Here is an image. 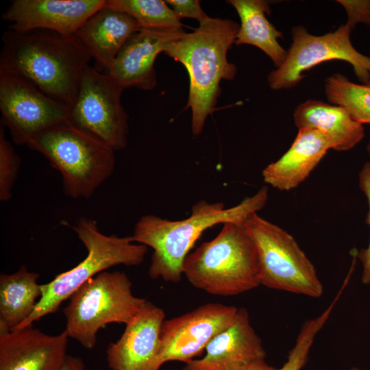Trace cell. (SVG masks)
<instances>
[{"instance_id":"1","label":"cell","mask_w":370,"mask_h":370,"mask_svg":"<svg viewBox=\"0 0 370 370\" xmlns=\"http://www.w3.org/2000/svg\"><path fill=\"white\" fill-rule=\"evenodd\" d=\"M1 40L0 74L24 80L56 101L72 107L92 59L76 34L8 28Z\"/></svg>"},{"instance_id":"2","label":"cell","mask_w":370,"mask_h":370,"mask_svg":"<svg viewBox=\"0 0 370 370\" xmlns=\"http://www.w3.org/2000/svg\"><path fill=\"white\" fill-rule=\"evenodd\" d=\"M268 197V188L263 186L229 208L222 202L199 201L193 206L191 214L183 220L170 221L153 214L143 216L131 236L135 243L153 250L149 275L152 279L178 282L183 275L184 259L205 230L220 223L245 221L265 206Z\"/></svg>"},{"instance_id":"3","label":"cell","mask_w":370,"mask_h":370,"mask_svg":"<svg viewBox=\"0 0 370 370\" xmlns=\"http://www.w3.org/2000/svg\"><path fill=\"white\" fill-rule=\"evenodd\" d=\"M240 25L221 18H211L193 32L185 33L167 45L164 53L182 64L189 76L186 107L190 108L191 129L198 136L209 115L217 110L220 83L232 80L236 66L227 60Z\"/></svg>"},{"instance_id":"4","label":"cell","mask_w":370,"mask_h":370,"mask_svg":"<svg viewBox=\"0 0 370 370\" xmlns=\"http://www.w3.org/2000/svg\"><path fill=\"white\" fill-rule=\"evenodd\" d=\"M244 222L224 223L215 238L187 255L182 273L194 287L226 297L260 285L256 249Z\"/></svg>"},{"instance_id":"5","label":"cell","mask_w":370,"mask_h":370,"mask_svg":"<svg viewBox=\"0 0 370 370\" xmlns=\"http://www.w3.org/2000/svg\"><path fill=\"white\" fill-rule=\"evenodd\" d=\"M27 146L60 173L64 192L71 198L90 197L114 170V151L69 121L40 132Z\"/></svg>"},{"instance_id":"6","label":"cell","mask_w":370,"mask_h":370,"mask_svg":"<svg viewBox=\"0 0 370 370\" xmlns=\"http://www.w3.org/2000/svg\"><path fill=\"white\" fill-rule=\"evenodd\" d=\"M73 229L86 247L87 256L73 268L41 284V296L34 311L15 330L32 325L54 313L63 301L97 274L119 264L138 266L147 253V247L135 243L131 236L121 237L101 233L97 221L92 219L81 218Z\"/></svg>"},{"instance_id":"7","label":"cell","mask_w":370,"mask_h":370,"mask_svg":"<svg viewBox=\"0 0 370 370\" xmlns=\"http://www.w3.org/2000/svg\"><path fill=\"white\" fill-rule=\"evenodd\" d=\"M132 283L122 271H103L77 289L64 309L66 329L88 349L94 348L97 333L106 325L130 322L147 300L135 296Z\"/></svg>"},{"instance_id":"8","label":"cell","mask_w":370,"mask_h":370,"mask_svg":"<svg viewBox=\"0 0 370 370\" xmlns=\"http://www.w3.org/2000/svg\"><path fill=\"white\" fill-rule=\"evenodd\" d=\"M244 225L256 249L260 285L314 298L323 295L314 266L292 235L257 212Z\"/></svg>"},{"instance_id":"9","label":"cell","mask_w":370,"mask_h":370,"mask_svg":"<svg viewBox=\"0 0 370 370\" xmlns=\"http://www.w3.org/2000/svg\"><path fill=\"white\" fill-rule=\"evenodd\" d=\"M124 88L90 65L84 71L69 122L114 151L125 148L129 116L121 97Z\"/></svg>"},{"instance_id":"10","label":"cell","mask_w":370,"mask_h":370,"mask_svg":"<svg viewBox=\"0 0 370 370\" xmlns=\"http://www.w3.org/2000/svg\"><path fill=\"white\" fill-rule=\"evenodd\" d=\"M351 31L345 23L334 32L316 36L303 25L294 26L293 42L284 62L268 75L269 87L273 90L293 88L305 77L304 71L332 60L350 64L358 79L367 84L370 81V57L355 49L350 39Z\"/></svg>"},{"instance_id":"11","label":"cell","mask_w":370,"mask_h":370,"mask_svg":"<svg viewBox=\"0 0 370 370\" xmlns=\"http://www.w3.org/2000/svg\"><path fill=\"white\" fill-rule=\"evenodd\" d=\"M238 310L234 306L208 303L164 320L160 336L158 369L169 361L186 364L201 355L217 335L233 323Z\"/></svg>"},{"instance_id":"12","label":"cell","mask_w":370,"mask_h":370,"mask_svg":"<svg viewBox=\"0 0 370 370\" xmlns=\"http://www.w3.org/2000/svg\"><path fill=\"white\" fill-rule=\"evenodd\" d=\"M2 124L12 141L26 145L40 132L69 121L70 108L12 75L0 74Z\"/></svg>"},{"instance_id":"13","label":"cell","mask_w":370,"mask_h":370,"mask_svg":"<svg viewBox=\"0 0 370 370\" xmlns=\"http://www.w3.org/2000/svg\"><path fill=\"white\" fill-rule=\"evenodd\" d=\"M105 0H13L2 14L8 29H45L73 35Z\"/></svg>"},{"instance_id":"14","label":"cell","mask_w":370,"mask_h":370,"mask_svg":"<svg viewBox=\"0 0 370 370\" xmlns=\"http://www.w3.org/2000/svg\"><path fill=\"white\" fill-rule=\"evenodd\" d=\"M164 310L147 301L127 324L121 337L106 349L110 370H159L157 358Z\"/></svg>"},{"instance_id":"15","label":"cell","mask_w":370,"mask_h":370,"mask_svg":"<svg viewBox=\"0 0 370 370\" xmlns=\"http://www.w3.org/2000/svg\"><path fill=\"white\" fill-rule=\"evenodd\" d=\"M205 352L201 358L186 363L183 370H249L266 356L262 340L244 308H238L233 323L217 335Z\"/></svg>"},{"instance_id":"16","label":"cell","mask_w":370,"mask_h":370,"mask_svg":"<svg viewBox=\"0 0 370 370\" xmlns=\"http://www.w3.org/2000/svg\"><path fill=\"white\" fill-rule=\"evenodd\" d=\"M183 29H140L132 34L114 59L108 73L124 88L151 90L157 84L154 62Z\"/></svg>"},{"instance_id":"17","label":"cell","mask_w":370,"mask_h":370,"mask_svg":"<svg viewBox=\"0 0 370 370\" xmlns=\"http://www.w3.org/2000/svg\"><path fill=\"white\" fill-rule=\"evenodd\" d=\"M65 331L49 335L33 325L0 334V370H59L66 355Z\"/></svg>"},{"instance_id":"18","label":"cell","mask_w":370,"mask_h":370,"mask_svg":"<svg viewBox=\"0 0 370 370\" xmlns=\"http://www.w3.org/2000/svg\"><path fill=\"white\" fill-rule=\"evenodd\" d=\"M333 147L331 140L321 132L299 129L288 151L263 169V180L280 190H291L309 176Z\"/></svg>"},{"instance_id":"19","label":"cell","mask_w":370,"mask_h":370,"mask_svg":"<svg viewBox=\"0 0 370 370\" xmlns=\"http://www.w3.org/2000/svg\"><path fill=\"white\" fill-rule=\"evenodd\" d=\"M140 29L130 15L103 5L86 19L76 35L98 67L108 73L123 46Z\"/></svg>"},{"instance_id":"20","label":"cell","mask_w":370,"mask_h":370,"mask_svg":"<svg viewBox=\"0 0 370 370\" xmlns=\"http://www.w3.org/2000/svg\"><path fill=\"white\" fill-rule=\"evenodd\" d=\"M293 119L298 130L309 128L325 134L337 151L352 149L365 136L363 125L343 108L320 100L308 99L298 105Z\"/></svg>"},{"instance_id":"21","label":"cell","mask_w":370,"mask_h":370,"mask_svg":"<svg viewBox=\"0 0 370 370\" xmlns=\"http://www.w3.org/2000/svg\"><path fill=\"white\" fill-rule=\"evenodd\" d=\"M241 20L236 45H251L261 49L271 60L276 68L284 62L287 50L280 44L283 37L267 18L270 14L269 2L264 0H230Z\"/></svg>"},{"instance_id":"22","label":"cell","mask_w":370,"mask_h":370,"mask_svg":"<svg viewBox=\"0 0 370 370\" xmlns=\"http://www.w3.org/2000/svg\"><path fill=\"white\" fill-rule=\"evenodd\" d=\"M39 275L25 265L13 273H1L0 334L15 330L32 313L42 293Z\"/></svg>"},{"instance_id":"23","label":"cell","mask_w":370,"mask_h":370,"mask_svg":"<svg viewBox=\"0 0 370 370\" xmlns=\"http://www.w3.org/2000/svg\"><path fill=\"white\" fill-rule=\"evenodd\" d=\"M325 93L331 104L343 108L356 121L370 124V84H358L334 73L325 80Z\"/></svg>"},{"instance_id":"24","label":"cell","mask_w":370,"mask_h":370,"mask_svg":"<svg viewBox=\"0 0 370 370\" xmlns=\"http://www.w3.org/2000/svg\"><path fill=\"white\" fill-rule=\"evenodd\" d=\"M104 5L130 15L141 29H183L181 19L165 1L105 0Z\"/></svg>"},{"instance_id":"25","label":"cell","mask_w":370,"mask_h":370,"mask_svg":"<svg viewBox=\"0 0 370 370\" xmlns=\"http://www.w3.org/2000/svg\"><path fill=\"white\" fill-rule=\"evenodd\" d=\"M338 298L337 295L334 301L319 317L304 323L294 347L289 352L286 362L281 368H274L262 361L249 370H301L307 362L310 349L316 335L328 319Z\"/></svg>"},{"instance_id":"26","label":"cell","mask_w":370,"mask_h":370,"mask_svg":"<svg viewBox=\"0 0 370 370\" xmlns=\"http://www.w3.org/2000/svg\"><path fill=\"white\" fill-rule=\"evenodd\" d=\"M21 158L0 128V201H8L20 169Z\"/></svg>"},{"instance_id":"27","label":"cell","mask_w":370,"mask_h":370,"mask_svg":"<svg viewBox=\"0 0 370 370\" xmlns=\"http://www.w3.org/2000/svg\"><path fill=\"white\" fill-rule=\"evenodd\" d=\"M359 186L366 196L369 204L367 223L370 226V162H366L359 173ZM358 258L362 266L361 280L365 284H370V240L367 247L362 249Z\"/></svg>"},{"instance_id":"28","label":"cell","mask_w":370,"mask_h":370,"mask_svg":"<svg viewBox=\"0 0 370 370\" xmlns=\"http://www.w3.org/2000/svg\"><path fill=\"white\" fill-rule=\"evenodd\" d=\"M347 14L346 25L352 29L358 23L370 25V0H338Z\"/></svg>"},{"instance_id":"29","label":"cell","mask_w":370,"mask_h":370,"mask_svg":"<svg viewBox=\"0 0 370 370\" xmlns=\"http://www.w3.org/2000/svg\"><path fill=\"white\" fill-rule=\"evenodd\" d=\"M165 2L180 19L190 18L197 20L200 24L210 18L202 10L198 0H166Z\"/></svg>"},{"instance_id":"30","label":"cell","mask_w":370,"mask_h":370,"mask_svg":"<svg viewBox=\"0 0 370 370\" xmlns=\"http://www.w3.org/2000/svg\"><path fill=\"white\" fill-rule=\"evenodd\" d=\"M59 370H85V365L81 358L67 355Z\"/></svg>"},{"instance_id":"31","label":"cell","mask_w":370,"mask_h":370,"mask_svg":"<svg viewBox=\"0 0 370 370\" xmlns=\"http://www.w3.org/2000/svg\"><path fill=\"white\" fill-rule=\"evenodd\" d=\"M367 150L368 154H369V158H370V138H369L368 143L367 145Z\"/></svg>"},{"instance_id":"32","label":"cell","mask_w":370,"mask_h":370,"mask_svg":"<svg viewBox=\"0 0 370 370\" xmlns=\"http://www.w3.org/2000/svg\"><path fill=\"white\" fill-rule=\"evenodd\" d=\"M349 370H362L358 367H352V369H349Z\"/></svg>"},{"instance_id":"33","label":"cell","mask_w":370,"mask_h":370,"mask_svg":"<svg viewBox=\"0 0 370 370\" xmlns=\"http://www.w3.org/2000/svg\"><path fill=\"white\" fill-rule=\"evenodd\" d=\"M367 84H370V81H369V82Z\"/></svg>"}]
</instances>
